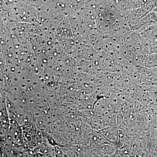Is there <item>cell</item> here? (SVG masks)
Returning <instances> with one entry per match:
<instances>
[{
	"label": "cell",
	"mask_w": 157,
	"mask_h": 157,
	"mask_svg": "<svg viewBox=\"0 0 157 157\" xmlns=\"http://www.w3.org/2000/svg\"><path fill=\"white\" fill-rule=\"evenodd\" d=\"M145 66L148 67H157V53H151L146 57L145 59Z\"/></svg>",
	"instance_id": "obj_1"
}]
</instances>
